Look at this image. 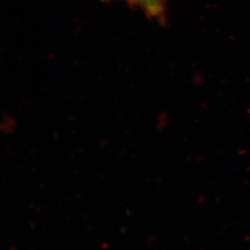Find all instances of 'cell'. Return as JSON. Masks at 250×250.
Masks as SVG:
<instances>
[{
	"label": "cell",
	"mask_w": 250,
	"mask_h": 250,
	"mask_svg": "<svg viewBox=\"0 0 250 250\" xmlns=\"http://www.w3.org/2000/svg\"><path fill=\"white\" fill-rule=\"evenodd\" d=\"M144 11L147 17L162 21L165 13V0H128Z\"/></svg>",
	"instance_id": "obj_1"
},
{
	"label": "cell",
	"mask_w": 250,
	"mask_h": 250,
	"mask_svg": "<svg viewBox=\"0 0 250 250\" xmlns=\"http://www.w3.org/2000/svg\"><path fill=\"white\" fill-rule=\"evenodd\" d=\"M103 1H110V0H103Z\"/></svg>",
	"instance_id": "obj_2"
}]
</instances>
